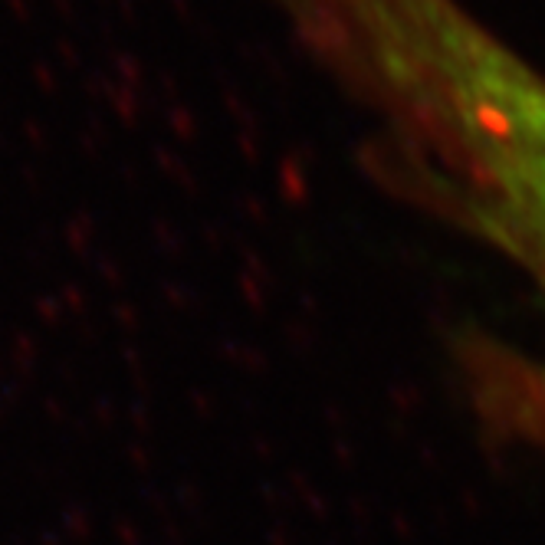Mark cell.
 <instances>
[{
	"mask_svg": "<svg viewBox=\"0 0 545 545\" xmlns=\"http://www.w3.org/2000/svg\"><path fill=\"white\" fill-rule=\"evenodd\" d=\"M444 115L477 224L545 286V79L500 43H483L457 69ZM532 391H542L545 421V381Z\"/></svg>",
	"mask_w": 545,
	"mask_h": 545,
	"instance_id": "obj_1",
	"label": "cell"
}]
</instances>
